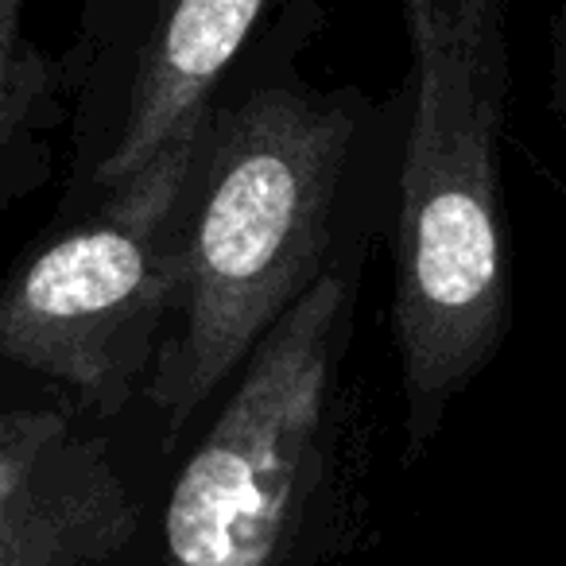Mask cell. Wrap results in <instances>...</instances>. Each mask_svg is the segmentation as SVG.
Instances as JSON below:
<instances>
[{
    "instance_id": "cell-1",
    "label": "cell",
    "mask_w": 566,
    "mask_h": 566,
    "mask_svg": "<svg viewBox=\"0 0 566 566\" xmlns=\"http://www.w3.org/2000/svg\"><path fill=\"white\" fill-rule=\"evenodd\" d=\"M323 20L318 0H275L206 102L175 221V300L144 392L167 439L334 268L354 171L400 120V97L377 105L311 78Z\"/></svg>"
},
{
    "instance_id": "cell-2",
    "label": "cell",
    "mask_w": 566,
    "mask_h": 566,
    "mask_svg": "<svg viewBox=\"0 0 566 566\" xmlns=\"http://www.w3.org/2000/svg\"><path fill=\"white\" fill-rule=\"evenodd\" d=\"M400 17L411 86L396 144L392 342L403 458L416 462L512 326L501 175L512 51L509 0H400Z\"/></svg>"
},
{
    "instance_id": "cell-3",
    "label": "cell",
    "mask_w": 566,
    "mask_h": 566,
    "mask_svg": "<svg viewBox=\"0 0 566 566\" xmlns=\"http://www.w3.org/2000/svg\"><path fill=\"white\" fill-rule=\"evenodd\" d=\"M357 275L315 280L226 380L171 481L159 566H334L361 512V403L349 377Z\"/></svg>"
},
{
    "instance_id": "cell-4",
    "label": "cell",
    "mask_w": 566,
    "mask_h": 566,
    "mask_svg": "<svg viewBox=\"0 0 566 566\" xmlns=\"http://www.w3.org/2000/svg\"><path fill=\"white\" fill-rule=\"evenodd\" d=\"M198 125L105 190L102 213L51 241L0 300V349L97 411L148 392L175 300V221Z\"/></svg>"
},
{
    "instance_id": "cell-5",
    "label": "cell",
    "mask_w": 566,
    "mask_h": 566,
    "mask_svg": "<svg viewBox=\"0 0 566 566\" xmlns=\"http://www.w3.org/2000/svg\"><path fill=\"white\" fill-rule=\"evenodd\" d=\"M136 524L105 442L63 411L0 416V566H109Z\"/></svg>"
},
{
    "instance_id": "cell-6",
    "label": "cell",
    "mask_w": 566,
    "mask_h": 566,
    "mask_svg": "<svg viewBox=\"0 0 566 566\" xmlns=\"http://www.w3.org/2000/svg\"><path fill=\"white\" fill-rule=\"evenodd\" d=\"M272 9L275 0H136L117 117L94 167L97 187L133 179L202 117Z\"/></svg>"
},
{
    "instance_id": "cell-7",
    "label": "cell",
    "mask_w": 566,
    "mask_h": 566,
    "mask_svg": "<svg viewBox=\"0 0 566 566\" xmlns=\"http://www.w3.org/2000/svg\"><path fill=\"white\" fill-rule=\"evenodd\" d=\"M20 17H24V0H0V151L40 90V66L28 55Z\"/></svg>"
},
{
    "instance_id": "cell-8",
    "label": "cell",
    "mask_w": 566,
    "mask_h": 566,
    "mask_svg": "<svg viewBox=\"0 0 566 566\" xmlns=\"http://www.w3.org/2000/svg\"><path fill=\"white\" fill-rule=\"evenodd\" d=\"M551 94H555V109L566 120V0H558L555 17H551Z\"/></svg>"
}]
</instances>
